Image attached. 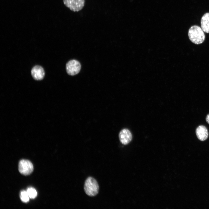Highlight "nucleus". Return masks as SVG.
<instances>
[{
	"instance_id": "1a4fd4ad",
	"label": "nucleus",
	"mask_w": 209,
	"mask_h": 209,
	"mask_svg": "<svg viewBox=\"0 0 209 209\" xmlns=\"http://www.w3.org/2000/svg\"><path fill=\"white\" fill-rule=\"evenodd\" d=\"M201 28L204 32L209 33V13H206L202 17L201 21Z\"/></svg>"
},
{
	"instance_id": "0eeeda50",
	"label": "nucleus",
	"mask_w": 209,
	"mask_h": 209,
	"mask_svg": "<svg viewBox=\"0 0 209 209\" xmlns=\"http://www.w3.org/2000/svg\"><path fill=\"white\" fill-rule=\"evenodd\" d=\"M31 73L33 78L37 80H42L45 75L43 68L38 65L35 66L33 67L31 70Z\"/></svg>"
},
{
	"instance_id": "f03ea898",
	"label": "nucleus",
	"mask_w": 209,
	"mask_h": 209,
	"mask_svg": "<svg viewBox=\"0 0 209 209\" xmlns=\"http://www.w3.org/2000/svg\"><path fill=\"white\" fill-rule=\"evenodd\" d=\"M84 189L86 194L90 197H94L98 193L99 187L96 180L92 177H89L86 179Z\"/></svg>"
},
{
	"instance_id": "6e6552de",
	"label": "nucleus",
	"mask_w": 209,
	"mask_h": 209,
	"mask_svg": "<svg viewBox=\"0 0 209 209\" xmlns=\"http://www.w3.org/2000/svg\"><path fill=\"white\" fill-rule=\"evenodd\" d=\"M196 133L198 139L202 141L206 140L208 136V130L203 125L198 126L196 129Z\"/></svg>"
},
{
	"instance_id": "39448f33",
	"label": "nucleus",
	"mask_w": 209,
	"mask_h": 209,
	"mask_svg": "<svg viewBox=\"0 0 209 209\" xmlns=\"http://www.w3.org/2000/svg\"><path fill=\"white\" fill-rule=\"evenodd\" d=\"M81 69L80 63L76 60H72L69 61L66 64V69L68 74L74 75L78 74Z\"/></svg>"
},
{
	"instance_id": "9b49d317",
	"label": "nucleus",
	"mask_w": 209,
	"mask_h": 209,
	"mask_svg": "<svg viewBox=\"0 0 209 209\" xmlns=\"http://www.w3.org/2000/svg\"><path fill=\"white\" fill-rule=\"evenodd\" d=\"M20 198L21 201L25 203L28 202L30 198L27 191H23L21 192Z\"/></svg>"
},
{
	"instance_id": "9d476101",
	"label": "nucleus",
	"mask_w": 209,
	"mask_h": 209,
	"mask_svg": "<svg viewBox=\"0 0 209 209\" xmlns=\"http://www.w3.org/2000/svg\"><path fill=\"white\" fill-rule=\"evenodd\" d=\"M27 192L30 198L31 199H34L37 196V192L33 188L31 187L28 188L27 190Z\"/></svg>"
},
{
	"instance_id": "f8f14e48",
	"label": "nucleus",
	"mask_w": 209,
	"mask_h": 209,
	"mask_svg": "<svg viewBox=\"0 0 209 209\" xmlns=\"http://www.w3.org/2000/svg\"><path fill=\"white\" fill-rule=\"evenodd\" d=\"M206 120L207 122L209 124V114H208L206 117Z\"/></svg>"
},
{
	"instance_id": "20e7f679",
	"label": "nucleus",
	"mask_w": 209,
	"mask_h": 209,
	"mask_svg": "<svg viewBox=\"0 0 209 209\" xmlns=\"http://www.w3.org/2000/svg\"><path fill=\"white\" fill-rule=\"evenodd\" d=\"M18 167L19 172L24 175L30 174L33 170L32 163L30 161L26 159H22L19 161Z\"/></svg>"
},
{
	"instance_id": "f257e3e1",
	"label": "nucleus",
	"mask_w": 209,
	"mask_h": 209,
	"mask_svg": "<svg viewBox=\"0 0 209 209\" xmlns=\"http://www.w3.org/2000/svg\"><path fill=\"white\" fill-rule=\"evenodd\" d=\"M204 31L200 27L196 25L192 26L189 29L188 36L190 40L197 44L202 43L205 40Z\"/></svg>"
},
{
	"instance_id": "423d86ee",
	"label": "nucleus",
	"mask_w": 209,
	"mask_h": 209,
	"mask_svg": "<svg viewBox=\"0 0 209 209\" xmlns=\"http://www.w3.org/2000/svg\"><path fill=\"white\" fill-rule=\"evenodd\" d=\"M119 138L120 142L125 145L128 144L132 140V136L130 131L127 129L121 130L119 134Z\"/></svg>"
},
{
	"instance_id": "7ed1b4c3",
	"label": "nucleus",
	"mask_w": 209,
	"mask_h": 209,
	"mask_svg": "<svg viewBox=\"0 0 209 209\" xmlns=\"http://www.w3.org/2000/svg\"><path fill=\"white\" fill-rule=\"evenodd\" d=\"M63 0L66 6L74 12H78L82 10L85 3V0Z\"/></svg>"
}]
</instances>
